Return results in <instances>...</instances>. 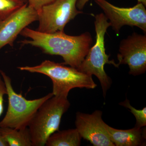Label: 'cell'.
<instances>
[{"instance_id": "obj_1", "label": "cell", "mask_w": 146, "mask_h": 146, "mask_svg": "<svg viewBox=\"0 0 146 146\" xmlns=\"http://www.w3.org/2000/svg\"><path fill=\"white\" fill-rule=\"evenodd\" d=\"M20 35L28 38L21 41L22 45L37 47L46 54L60 56L64 60V65L76 69L84 60L93 42L88 32L71 36L64 31L45 33L26 27Z\"/></svg>"}, {"instance_id": "obj_2", "label": "cell", "mask_w": 146, "mask_h": 146, "mask_svg": "<svg viewBox=\"0 0 146 146\" xmlns=\"http://www.w3.org/2000/svg\"><path fill=\"white\" fill-rule=\"evenodd\" d=\"M21 71L39 73L48 77L52 83L54 96L68 98L69 92L76 88L94 89L97 85L92 76L76 68L65 66L63 63L45 60L39 65L18 67Z\"/></svg>"}, {"instance_id": "obj_3", "label": "cell", "mask_w": 146, "mask_h": 146, "mask_svg": "<svg viewBox=\"0 0 146 146\" xmlns=\"http://www.w3.org/2000/svg\"><path fill=\"white\" fill-rule=\"evenodd\" d=\"M95 18L96 42L91 47L84 60L77 69L82 72L91 76L94 75L98 78L105 97L112 84L111 79L104 70L105 65L110 64L116 68H119V65L115 63L114 60H110V56L106 52L105 35L108 28L110 27V23L104 13L97 14Z\"/></svg>"}, {"instance_id": "obj_4", "label": "cell", "mask_w": 146, "mask_h": 146, "mask_svg": "<svg viewBox=\"0 0 146 146\" xmlns=\"http://www.w3.org/2000/svg\"><path fill=\"white\" fill-rule=\"evenodd\" d=\"M70 106L68 98L54 96L42 105L28 127L33 146H45L49 137L59 130L62 116Z\"/></svg>"}, {"instance_id": "obj_5", "label": "cell", "mask_w": 146, "mask_h": 146, "mask_svg": "<svg viewBox=\"0 0 146 146\" xmlns=\"http://www.w3.org/2000/svg\"><path fill=\"white\" fill-rule=\"evenodd\" d=\"M0 74L3 80L8 96V105L5 117L0 121V127L20 129L28 127L37 110L47 100L54 96L52 92L39 98L28 100L13 89L10 78L2 70Z\"/></svg>"}, {"instance_id": "obj_6", "label": "cell", "mask_w": 146, "mask_h": 146, "mask_svg": "<svg viewBox=\"0 0 146 146\" xmlns=\"http://www.w3.org/2000/svg\"><path fill=\"white\" fill-rule=\"evenodd\" d=\"M78 0H55L44 6L38 13L36 30L45 33L63 32L65 26L83 12L76 7Z\"/></svg>"}, {"instance_id": "obj_7", "label": "cell", "mask_w": 146, "mask_h": 146, "mask_svg": "<svg viewBox=\"0 0 146 146\" xmlns=\"http://www.w3.org/2000/svg\"><path fill=\"white\" fill-rule=\"evenodd\" d=\"M110 21V27L117 35L125 25L136 27L146 33V9L141 3L133 7L125 8L113 5L106 0H94Z\"/></svg>"}, {"instance_id": "obj_8", "label": "cell", "mask_w": 146, "mask_h": 146, "mask_svg": "<svg viewBox=\"0 0 146 146\" xmlns=\"http://www.w3.org/2000/svg\"><path fill=\"white\" fill-rule=\"evenodd\" d=\"M117 57L118 65L127 64L129 74L140 75L146 70V35L134 33L120 42Z\"/></svg>"}, {"instance_id": "obj_9", "label": "cell", "mask_w": 146, "mask_h": 146, "mask_svg": "<svg viewBox=\"0 0 146 146\" xmlns=\"http://www.w3.org/2000/svg\"><path fill=\"white\" fill-rule=\"evenodd\" d=\"M99 110L91 114L80 112L76 114V128L82 138L95 146H115L111 142Z\"/></svg>"}, {"instance_id": "obj_10", "label": "cell", "mask_w": 146, "mask_h": 146, "mask_svg": "<svg viewBox=\"0 0 146 146\" xmlns=\"http://www.w3.org/2000/svg\"><path fill=\"white\" fill-rule=\"evenodd\" d=\"M38 19L37 11L27 3L10 16L0 20V50L7 45L13 47L18 35Z\"/></svg>"}, {"instance_id": "obj_11", "label": "cell", "mask_w": 146, "mask_h": 146, "mask_svg": "<svg viewBox=\"0 0 146 146\" xmlns=\"http://www.w3.org/2000/svg\"><path fill=\"white\" fill-rule=\"evenodd\" d=\"M111 142L115 146H138L145 144L146 129L134 127L127 130L114 128L105 124Z\"/></svg>"}, {"instance_id": "obj_12", "label": "cell", "mask_w": 146, "mask_h": 146, "mask_svg": "<svg viewBox=\"0 0 146 146\" xmlns=\"http://www.w3.org/2000/svg\"><path fill=\"white\" fill-rule=\"evenodd\" d=\"M81 136L76 128L58 131L47 139V146H79L80 145Z\"/></svg>"}, {"instance_id": "obj_13", "label": "cell", "mask_w": 146, "mask_h": 146, "mask_svg": "<svg viewBox=\"0 0 146 146\" xmlns=\"http://www.w3.org/2000/svg\"><path fill=\"white\" fill-rule=\"evenodd\" d=\"M0 133L9 146H33L28 127L20 129L0 127Z\"/></svg>"}, {"instance_id": "obj_14", "label": "cell", "mask_w": 146, "mask_h": 146, "mask_svg": "<svg viewBox=\"0 0 146 146\" xmlns=\"http://www.w3.org/2000/svg\"><path fill=\"white\" fill-rule=\"evenodd\" d=\"M23 0H0V20H3L23 6Z\"/></svg>"}, {"instance_id": "obj_15", "label": "cell", "mask_w": 146, "mask_h": 146, "mask_svg": "<svg viewBox=\"0 0 146 146\" xmlns=\"http://www.w3.org/2000/svg\"><path fill=\"white\" fill-rule=\"evenodd\" d=\"M120 105L128 108L136 119L135 127L142 128L146 125V108L142 110H137L131 105L130 102L126 99L119 104Z\"/></svg>"}, {"instance_id": "obj_16", "label": "cell", "mask_w": 146, "mask_h": 146, "mask_svg": "<svg viewBox=\"0 0 146 146\" xmlns=\"http://www.w3.org/2000/svg\"><path fill=\"white\" fill-rule=\"evenodd\" d=\"M55 0H27L29 5L39 11L44 6L54 1Z\"/></svg>"}, {"instance_id": "obj_17", "label": "cell", "mask_w": 146, "mask_h": 146, "mask_svg": "<svg viewBox=\"0 0 146 146\" xmlns=\"http://www.w3.org/2000/svg\"><path fill=\"white\" fill-rule=\"evenodd\" d=\"M7 89L3 80L0 76V117L4 111V97L7 95Z\"/></svg>"}, {"instance_id": "obj_18", "label": "cell", "mask_w": 146, "mask_h": 146, "mask_svg": "<svg viewBox=\"0 0 146 146\" xmlns=\"http://www.w3.org/2000/svg\"><path fill=\"white\" fill-rule=\"evenodd\" d=\"M89 0H78L76 3V7L80 10H82L84 6L89 1Z\"/></svg>"}, {"instance_id": "obj_19", "label": "cell", "mask_w": 146, "mask_h": 146, "mask_svg": "<svg viewBox=\"0 0 146 146\" xmlns=\"http://www.w3.org/2000/svg\"><path fill=\"white\" fill-rule=\"evenodd\" d=\"M0 146H9L7 142L0 133Z\"/></svg>"}, {"instance_id": "obj_20", "label": "cell", "mask_w": 146, "mask_h": 146, "mask_svg": "<svg viewBox=\"0 0 146 146\" xmlns=\"http://www.w3.org/2000/svg\"><path fill=\"white\" fill-rule=\"evenodd\" d=\"M138 3H141L143 4L145 6H146V0H138Z\"/></svg>"}, {"instance_id": "obj_21", "label": "cell", "mask_w": 146, "mask_h": 146, "mask_svg": "<svg viewBox=\"0 0 146 146\" xmlns=\"http://www.w3.org/2000/svg\"><path fill=\"white\" fill-rule=\"evenodd\" d=\"M23 1L24 2H25V3H27V0H23Z\"/></svg>"}]
</instances>
